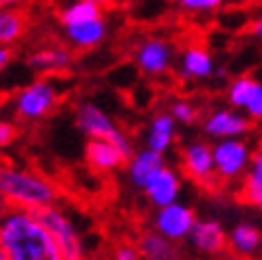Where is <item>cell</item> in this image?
Listing matches in <instances>:
<instances>
[{"instance_id": "obj_4", "label": "cell", "mask_w": 262, "mask_h": 260, "mask_svg": "<svg viewBox=\"0 0 262 260\" xmlns=\"http://www.w3.org/2000/svg\"><path fill=\"white\" fill-rule=\"evenodd\" d=\"M75 124L81 130V135H85L88 139L111 141L117 147H122L128 156L135 154L128 137L122 133V128L113 122V118L107 111H102L94 102H81L75 109Z\"/></svg>"}, {"instance_id": "obj_12", "label": "cell", "mask_w": 262, "mask_h": 260, "mask_svg": "<svg viewBox=\"0 0 262 260\" xmlns=\"http://www.w3.org/2000/svg\"><path fill=\"white\" fill-rule=\"evenodd\" d=\"M188 241L192 243V248L201 254H220L226 248L228 243V235L224 226H222L217 220L211 218H199L196 224L190 232Z\"/></svg>"}, {"instance_id": "obj_22", "label": "cell", "mask_w": 262, "mask_h": 260, "mask_svg": "<svg viewBox=\"0 0 262 260\" xmlns=\"http://www.w3.org/2000/svg\"><path fill=\"white\" fill-rule=\"evenodd\" d=\"M98 17H102V7L94 5V3H88V0H79V3L69 5L67 9H62L60 15H58V19L64 28H67V26L98 19Z\"/></svg>"}, {"instance_id": "obj_17", "label": "cell", "mask_w": 262, "mask_h": 260, "mask_svg": "<svg viewBox=\"0 0 262 260\" xmlns=\"http://www.w3.org/2000/svg\"><path fill=\"white\" fill-rule=\"evenodd\" d=\"M28 69L34 73H62L71 69L73 64V56L67 47L62 45H51V47H43L36 49L26 60Z\"/></svg>"}, {"instance_id": "obj_29", "label": "cell", "mask_w": 262, "mask_h": 260, "mask_svg": "<svg viewBox=\"0 0 262 260\" xmlns=\"http://www.w3.org/2000/svg\"><path fill=\"white\" fill-rule=\"evenodd\" d=\"M17 139V126L13 122H0V147H9Z\"/></svg>"}, {"instance_id": "obj_1", "label": "cell", "mask_w": 262, "mask_h": 260, "mask_svg": "<svg viewBox=\"0 0 262 260\" xmlns=\"http://www.w3.org/2000/svg\"><path fill=\"white\" fill-rule=\"evenodd\" d=\"M0 260H64V254L34 211L9 207L0 218Z\"/></svg>"}, {"instance_id": "obj_27", "label": "cell", "mask_w": 262, "mask_h": 260, "mask_svg": "<svg viewBox=\"0 0 262 260\" xmlns=\"http://www.w3.org/2000/svg\"><path fill=\"white\" fill-rule=\"evenodd\" d=\"M245 115L250 120H258L262 122V81H258L254 85V92L250 96V100H247V105H245Z\"/></svg>"}, {"instance_id": "obj_10", "label": "cell", "mask_w": 262, "mask_h": 260, "mask_svg": "<svg viewBox=\"0 0 262 260\" xmlns=\"http://www.w3.org/2000/svg\"><path fill=\"white\" fill-rule=\"evenodd\" d=\"M135 62L145 75L160 77L173 64V47L164 38H156V36L145 38L135 49Z\"/></svg>"}, {"instance_id": "obj_20", "label": "cell", "mask_w": 262, "mask_h": 260, "mask_svg": "<svg viewBox=\"0 0 262 260\" xmlns=\"http://www.w3.org/2000/svg\"><path fill=\"white\" fill-rule=\"evenodd\" d=\"M228 245L239 256H256L262 248V232L250 222H239L228 232Z\"/></svg>"}, {"instance_id": "obj_23", "label": "cell", "mask_w": 262, "mask_h": 260, "mask_svg": "<svg viewBox=\"0 0 262 260\" xmlns=\"http://www.w3.org/2000/svg\"><path fill=\"white\" fill-rule=\"evenodd\" d=\"M26 30V17L17 9H3L0 13V43L13 45L24 36Z\"/></svg>"}, {"instance_id": "obj_11", "label": "cell", "mask_w": 262, "mask_h": 260, "mask_svg": "<svg viewBox=\"0 0 262 260\" xmlns=\"http://www.w3.org/2000/svg\"><path fill=\"white\" fill-rule=\"evenodd\" d=\"M130 156L117 147L111 141H102V139H88L85 143V162L100 173H111L117 171L120 166L126 164Z\"/></svg>"}, {"instance_id": "obj_9", "label": "cell", "mask_w": 262, "mask_h": 260, "mask_svg": "<svg viewBox=\"0 0 262 260\" xmlns=\"http://www.w3.org/2000/svg\"><path fill=\"white\" fill-rule=\"evenodd\" d=\"M252 122L247 115H243L239 109L226 107V109H213L203 120V133L209 139H239L250 133Z\"/></svg>"}, {"instance_id": "obj_18", "label": "cell", "mask_w": 262, "mask_h": 260, "mask_svg": "<svg viewBox=\"0 0 262 260\" xmlns=\"http://www.w3.org/2000/svg\"><path fill=\"white\" fill-rule=\"evenodd\" d=\"M64 34H67V41L77 49H94L104 41V36H107V24H104L102 17H98L92 21L67 26Z\"/></svg>"}, {"instance_id": "obj_16", "label": "cell", "mask_w": 262, "mask_h": 260, "mask_svg": "<svg viewBox=\"0 0 262 260\" xmlns=\"http://www.w3.org/2000/svg\"><path fill=\"white\" fill-rule=\"evenodd\" d=\"M175 133H177V120L173 118V113L171 111L156 113L145 135V147L158 154H166L175 143Z\"/></svg>"}, {"instance_id": "obj_31", "label": "cell", "mask_w": 262, "mask_h": 260, "mask_svg": "<svg viewBox=\"0 0 262 260\" xmlns=\"http://www.w3.org/2000/svg\"><path fill=\"white\" fill-rule=\"evenodd\" d=\"M250 34L256 38V41L262 43V15H258V17L252 21V26H250Z\"/></svg>"}, {"instance_id": "obj_8", "label": "cell", "mask_w": 262, "mask_h": 260, "mask_svg": "<svg viewBox=\"0 0 262 260\" xmlns=\"http://www.w3.org/2000/svg\"><path fill=\"white\" fill-rule=\"evenodd\" d=\"M181 168L192 181L201 186H211L215 175L213 145L205 141H192L181 149Z\"/></svg>"}, {"instance_id": "obj_33", "label": "cell", "mask_w": 262, "mask_h": 260, "mask_svg": "<svg viewBox=\"0 0 262 260\" xmlns=\"http://www.w3.org/2000/svg\"><path fill=\"white\" fill-rule=\"evenodd\" d=\"M88 3H94V5H98V7H104V5L113 3V0H88Z\"/></svg>"}, {"instance_id": "obj_7", "label": "cell", "mask_w": 262, "mask_h": 260, "mask_svg": "<svg viewBox=\"0 0 262 260\" xmlns=\"http://www.w3.org/2000/svg\"><path fill=\"white\" fill-rule=\"evenodd\" d=\"M196 213L190 205L186 203H171L166 207H158V211L154 213V230H158L160 235L173 239V241H183L190 237V232L196 224Z\"/></svg>"}, {"instance_id": "obj_13", "label": "cell", "mask_w": 262, "mask_h": 260, "mask_svg": "<svg viewBox=\"0 0 262 260\" xmlns=\"http://www.w3.org/2000/svg\"><path fill=\"white\" fill-rule=\"evenodd\" d=\"M143 192H145L147 201L154 207H166L171 203H177L179 194H181V179L171 166H162L160 171L147 181V186L143 188Z\"/></svg>"}, {"instance_id": "obj_6", "label": "cell", "mask_w": 262, "mask_h": 260, "mask_svg": "<svg viewBox=\"0 0 262 260\" xmlns=\"http://www.w3.org/2000/svg\"><path fill=\"white\" fill-rule=\"evenodd\" d=\"M254 151L250 143L241 139H222L213 143V160L215 175L220 181H237L241 179L254 160Z\"/></svg>"}, {"instance_id": "obj_28", "label": "cell", "mask_w": 262, "mask_h": 260, "mask_svg": "<svg viewBox=\"0 0 262 260\" xmlns=\"http://www.w3.org/2000/svg\"><path fill=\"white\" fill-rule=\"evenodd\" d=\"M113 260H143V254L139 250V245L122 243V245H117V248H115Z\"/></svg>"}, {"instance_id": "obj_35", "label": "cell", "mask_w": 262, "mask_h": 260, "mask_svg": "<svg viewBox=\"0 0 262 260\" xmlns=\"http://www.w3.org/2000/svg\"><path fill=\"white\" fill-rule=\"evenodd\" d=\"M260 154H262V151H260Z\"/></svg>"}, {"instance_id": "obj_25", "label": "cell", "mask_w": 262, "mask_h": 260, "mask_svg": "<svg viewBox=\"0 0 262 260\" xmlns=\"http://www.w3.org/2000/svg\"><path fill=\"white\" fill-rule=\"evenodd\" d=\"M222 5H224V0H177V7L186 13H213L217 11Z\"/></svg>"}, {"instance_id": "obj_32", "label": "cell", "mask_w": 262, "mask_h": 260, "mask_svg": "<svg viewBox=\"0 0 262 260\" xmlns=\"http://www.w3.org/2000/svg\"><path fill=\"white\" fill-rule=\"evenodd\" d=\"M24 3H28V0H0V5H3V9H15Z\"/></svg>"}, {"instance_id": "obj_24", "label": "cell", "mask_w": 262, "mask_h": 260, "mask_svg": "<svg viewBox=\"0 0 262 260\" xmlns=\"http://www.w3.org/2000/svg\"><path fill=\"white\" fill-rule=\"evenodd\" d=\"M258 83L256 77L252 75H239L228 83V92H226V98L230 102V107L243 111L247 100H250L252 92H254V85Z\"/></svg>"}, {"instance_id": "obj_2", "label": "cell", "mask_w": 262, "mask_h": 260, "mask_svg": "<svg viewBox=\"0 0 262 260\" xmlns=\"http://www.w3.org/2000/svg\"><path fill=\"white\" fill-rule=\"evenodd\" d=\"M0 197L9 207L38 211L43 207L56 205L58 188L38 173L15 166L0 168Z\"/></svg>"}, {"instance_id": "obj_26", "label": "cell", "mask_w": 262, "mask_h": 260, "mask_svg": "<svg viewBox=\"0 0 262 260\" xmlns=\"http://www.w3.org/2000/svg\"><path fill=\"white\" fill-rule=\"evenodd\" d=\"M171 113L179 124H186V126H190L199 120V109L188 100H175L171 105Z\"/></svg>"}, {"instance_id": "obj_15", "label": "cell", "mask_w": 262, "mask_h": 260, "mask_svg": "<svg viewBox=\"0 0 262 260\" xmlns=\"http://www.w3.org/2000/svg\"><path fill=\"white\" fill-rule=\"evenodd\" d=\"M162 166H166L164 154H158L149 147L139 149L128 158V181L135 188L143 190L147 186V181L158 173Z\"/></svg>"}, {"instance_id": "obj_30", "label": "cell", "mask_w": 262, "mask_h": 260, "mask_svg": "<svg viewBox=\"0 0 262 260\" xmlns=\"http://www.w3.org/2000/svg\"><path fill=\"white\" fill-rule=\"evenodd\" d=\"M11 60H13V51H11V47L9 45H3V49H0V69H7L9 64H11Z\"/></svg>"}, {"instance_id": "obj_3", "label": "cell", "mask_w": 262, "mask_h": 260, "mask_svg": "<svg viewBox=\"0 0 262 260\" xmlns=\"http://www.w3.org/2000/svg\"><path fill=\"white\" fill-rule=\"evenodd\" d=\"M58 102H60V96L56 85L47 79H36L28 85H24L13 96L11 105H13V113L21 122H36L47 118L58 107Z\"/></svg>"}, {"instance_id": "obj_5", "label": "cell", "mask_w": 262, "mask_h": 260, "mask_svg": "<svg viewBox=\"0 0 262 260\" xmlns=\"http://www.w3.org/2000/svg\"><path fill=\"white\" fill-rule=\"evenodd\" d=\"M34 215L49 228V232L56 237L60 250L64 254V260H83L85 258V248L79 230L73 224V220L58 209L56 205L43 207V209L34 211Z\"/></svg>"}, {"instance_id": "obj_19", "label": "cell", "mask_w": 262, "mask_h": 260, "mask_svg": "<svg viewBox=\"0 0 262 260\" xmlns=\"http://www.w3.org/2000/svg\"><path fill=\"white\" fill-rule=\"evenodd\" d=\"M139 250L143 258H147V260H179L181 258L177 241L160 235L158 230L143 232L139 239Z\"/></svg>"}, {"instance_id": "obj_14", "label": "cell", "mask_w": 262, "mask_h": 260, "mask_svg": "<svg viewBox=\"0 0 262 260\" xmlns=\"http://www.w3.org/2000/svg\"><path fill=\"white\" fill-rule=\"evenodd\" d=\"M215 62L211 54L199 45H190L183 49L179 58V77L186 81H205L215 77Z\"/></svg>"}, {"instance_id": "obj_34", "label": "cell", "mask_w": 262, "mask_h": 260, "mask_svg": "<svg viewBox=\"0 0 262 260\" xmlns=\"http://www.w3.org/2000/svg\"><path fill=\"white\" fill-rule=\"evenodd\" d=\"M143 260H147V258H143Z\"/></svg>"}, {"instance_id": "obj_21", "label": "cell", "mask_w": 262, "mask_h": 260, "mask_svg": "<svg viewBox=\"0 0 262 260\" xmlns=\"http://www.w3.org/2000/svg\"><path fill=\"white\" fill-rule=\"evenodd\" d=\"M239 199L262 211V154L258 151L254 160L247 168V173L241 177V188H239Z\"/></svg>"}]
</instances>
